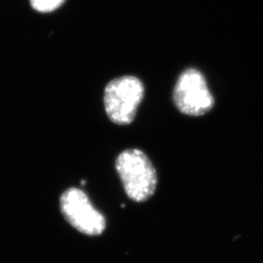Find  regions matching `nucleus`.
I'll return each mask as SVG.
<instances>
[{
  "mask_svg": "<svg viewBox=\"0 0 263 263\" xmlns=\"http://www.w3.org/2000/svg\"><path fill=\"white\" fill-rule=\"evenodd\" d=\"M116 168L130 199L144 202L154 195L157 171L144 152L139 149H126L117 157Z\"/></svg>",
  "mask_w": 263,
  "mask_h": 263,
  "instance_id": "f257e3e1",
  "label": "nucleus"
},
{
  "mask_svg": "<svg viewBox=\"0 0 263 263\" xmlns=\"http://www.w3.org/2000/svg\"><path fill=\"white\" fill-rule=\"evenodd\" d=\"M144 96V84L136 76L113 79L104 89V109L109 119L120 126L131 124Z\"/></svg>",
  "mask_w": 263,
  "mask_h": 263,
  "instance_id": "f03ea898",
  "label": "nucleus"
},
{
  "mask_svg": "<svg viewBox=\"0 0 263 263\" xmlns=\"http://www.w3.org/2000/svg\"><path fill=\"white\" fill-rule=\"evenodd\" d=\"M179 111L189 117L207 114L215 105V99L204 76L196 68H187L179 76L173 93Z\"/></svg>",
  "mask_w": 263,
  "mask_h": 263,
  "instance_id": "7ed1b4c3",
  "label": "nucleus"
},
{
  "mask_svg": "<svg viewBox=\"0 0 263 263\" xmlns=\"http://www.w3.org/2000/svg\"><path fill=\"white\" fill-rule=\"evenodd\" d=\"M60 209L66 220L81 233L100 235L105 230L106 220L104 215L79 188H68L62 194Z\"/></svg>",
  "mask_w": 263,
  "mask_h": 263,
  "instance_id": "20e7f679",
  "label": "nucleus"
},
{
  "mask_svg": "<svg viewBox=\"0 0 263 263\" xmlns=\"http://www.w3.org/2000/svg\"><path fill=\"white\" fill-rule=\"evenodd\" d=\"M64 0H30L33 9L40 12H51L61 6Z\"/></svg>",
  "mask_w": 263,
  "mask_h": 263,
  "instance_id": "39448f33",
  "label": "nucleus"
}]
</instances>
